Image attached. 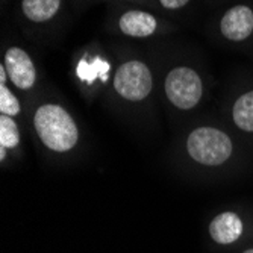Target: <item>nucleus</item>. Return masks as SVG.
Returning <instances> with one entry per match:
<instances>
[{
	"instance_id": "nucleus-3",
	"label": "nucleus",
	"mask_w": 253,
	"mask_h": 253,
	"mask_svg": "<svg viewBox=\"0 0 253 253\" xmlns=\"http://www.w3.org/2000/svg\"><path fill=\"white\" fill-rule=\"evenodd\" d=\"M166 93L169 100L179 109H191L202 97V81L191 68L177 67L167 75Z\"/></svg>"
},
{
	"instance_id": "nucleus-10",
	"label": "nucleus",
	"mask_w": 253,
	"mask_h": 253,
	"mask_svg": "<svg viewBox=\"0 0 253 253\" xmlns=\"http://www.w3.org/2000/svg\"><path fill=\"white\" fill-rule=\"evenodd\" d=\"M234 122L246 132H253V91L243 94L234 105Z\"/></svg>"
},
{
	"instance_id": "nucleus-8",
	"label": "nucleus",
	"mask_w": 253,
	"mask_h": 253,
	"mask_svg": "<svg viewBox=\"0 0 253 253\" xmlns=\"http://www.w3.org/2000/svg\"><path fill=\"white\" fill-rule=\"evenodd\" d=\"M120 29L129 37L144 38L156 31V20L144 11H129L120 18Z\"/></svg>"
},
{
	"instance_id": "nucleus-15",
	"label": "nucleus",
	"mask_w": 253,
	"mask_h": 253,
	"mask_svg": "<svg viewBox=\"0 0 253 253\" xmlns=\"http://www.w3.org/2000/svg\"><path fill=\"white\" fill-rule=\"evenodd\" d=\"M5 155H6V147H3V146H0V159H5Z\"/></svg>"
},
{
	"instance_id": "nucleus-14",
	"label": "nucleus",
	"mask_w": 253,
	"mask_h": 253,
	"mask_svg": "<svg viewBox=\"0 0 253 253\" xmlns=\"http://www.w3.org/2000/svg\"><path fill=\"white\" fill-rule=\"evenodd\" d=\"M6 67H5V64L0 67V84L2 85H5V82H6Z\"/></svg>"
},
{
	"instance_id": "nucleus-4",
	"label": "nucleus",
	"mask_w": 253,
	"mask_h": 253,
	"mask_svg": "<svg viewBox=\"0 0 253 253\" xmlns=\"http://www.w3.org/2000/svg\"><path fill=\"white\" fill-rule=\"evenodd\" d=\"M152 75L149 67L140 61H129L119 67L114 88L127 100H143L152 91Z\"/></svg>"
},
{
	"instance_id": "nucleus-16",
	"label": "nucleus",
	"mask_w": 253,
	"mask_h": 253,
	"mask_svg": "<svg viewBox=\"0 0 253 253\" xmlns=\"http://www.w3.org/2000/svg\"><path fill=\"white\" fill-rule=\"evenodd\" d=\"M244 253H253V249H249V250H246Z\"/></svg>"
},
{
	"instance_id": "nucleus-9",
	"label": "nucleus",
	"mask_w": 253,
	"mask_h": 253,
	"mask_svg": "<svg viewBox=\"0 0 253 253\" xmlns=\"http://www.w3.org/2000/svg\"><path fill=\"white\" fill-rule=\"evenodd\" d=\"M61 0H23V12L32 21L50 20L59 9Z\"/></svg>"
},
{
	"instance_id": "nucleus-11",
	"label": "nucleus",
	"mask_w": 253,
	"mask_h": 253,
	"mask_svg": "<svg viewBox=\"0 0 253 253\" xmlns=\"http://www.w3.org/2000/svg\"><path fill=\"white\" fill-rule=\"evenodd\" d=\"M20 143V133L15 122L9 116L0 117V146L14 149Z\"/></svg>"
},
{
	"instance_id": "nucleus-12",
	"label": "nucleus",
	"mask_w": 253,
	"mask_h": 253,
	"mask_svg": "<svg viewBox=\"0 0 253 253\" xmlns=\"http://www.w3.org/2000/svg\"><path fill=\"white\" fill-rule=\"evenodd\" d=\"M0 112L3 116H9V117L20 114V103L17 97L5 85H0Z\"/></svg>"
},
{
	"instance_id": "nucleus-1",
	"label": "nucleus",
	"mask_w": 253,
	"mask_h": 253,
	"mask_svg": "<svg viewBox=\"0 0 253 253\" xmlns=\"http://www.w3.org/2000/svg\"><path fill=\"white\" fill-rule=\"evenodd\" d=\"M34 125L40 140L55 152H67L78 143V127L64 108L42 105L37 109Z\"/></svg>"
},
{
	"instance_id": "nucleus-2",
	"label": "nucleus",
	"mask_w": 253,
	"mask_h": 253,
	"mask_svg": "<svg viewBox=\"0 0 253 253\" xmlns=\"http://www.w3.org/2000/svg\"><path fill=\"white\" fill-rule=\"evenodd\" d=\"M188 153L205 166H220L232 153V141L224 132L214 127H199L187 141Z\"/></svg>"
},
{
	"instance_id": "nucleus-7",
	"label": "nucleus",
	"mask_w": 253,
	"mask_h": 253,
	"mask_svg": "<svg viewBox=\"0 0 253 253\" xmlns=\"http://www.w3.org/2000/svg\"><path fill=\"white\" fill-rule=\"evenodd\" d=\"M210 234L218 244H232L243 234V221L235 212H223L211 221Z\"/></svg>"
},
{
	"instance_id": "nucleus-6",
	"label": "nucleus",
	"mask_w": 253,
	"mask_h": 253,
	"mask_svg": "<svg viewBox=\"0 0 253 253\" xmlns=\"http://www.w3.org/2000/svg\"><path fill=\"white\" fill-rule=\"evenodd\" d=\"M221 34L231 41H243L253 32V11L238 5L229 9L221 18Z\"/></svg>"
},
{
	"instance_id": "nucleus-5",
	"label": "nucleus",
	"mask_w": 253,
	"mask_h": 253,
	"mask_svg": "<svg viewBox=\"0 0 253 253\" xmlns=\"http://www.w3.org/2000/svg\"><path fill=\"white\" fill-rule=\"evenodd\" d=\"M5 67L11 82L20 89H29L35 84V67L31 56L20 47H11L5 55Z\"/></svg>"
},
{
	"instance_id": "nucleus-13",
	"label": "nucleus",
	"mask_w": 253,
	"mask_h": 253,
	"mask_svg": "<svg viewBox=\"0 0 253 253\" xmlns=\"http://www.w3.org/2000/svg\"><path fill=\"white\" fill-rule=\"evenodd\" d=\"M188 3V0H161V5L167 9H177Z\"/></svg>"
}]
</instances>
